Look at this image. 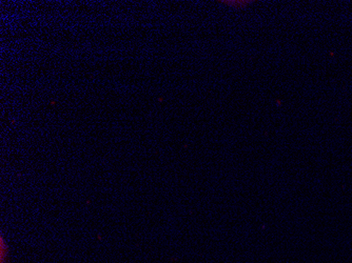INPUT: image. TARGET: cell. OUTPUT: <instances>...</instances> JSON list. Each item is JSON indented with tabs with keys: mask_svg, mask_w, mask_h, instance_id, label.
<instances>
[{
	"mask_svg": "<svg viewBox=\"0 0 352 263\" xmlns=\"http://www.w3.org/2000/svg\"><path fill=\"white\" fill-rule=\"evenodd\" d=\"M223 3H225V5H228V7L244 8L245 5H246V3H244V1H223Z\"/></svg>",
	"mask_w": 352,
	"mask_h": 263,
	"instance_id": "6da1fadb",
	"label": "cell"
}]
</instances>
